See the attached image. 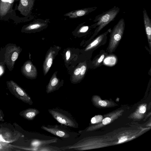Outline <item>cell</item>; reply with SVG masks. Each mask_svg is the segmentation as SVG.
I'll return each instance as SVG.
<instances>
[{
	"mask_svg": "<svg viewBox=\"0 0 151 151\" xmlns=\"http://www.w3.org/2000/svg\"><path fill=\"white\" fill-rule=\"evenodd\" d=\"M22 49L16 44L9 43L0 49V65H5L12 71L14 68L16 61Z\"/></svg>",
	"mask_w": 151,
	"mask_h": 151,
	"instance_id": "1",
	"label": "cell"
},
{
	"mask_svg": "<svg viewBox=\"0 0 151 151\" xmlns=\"http://www.w3.org/2000/svg\"><path fill=\"white\" fill-rule=\"evenodd\" d=\"M120 11V8L115 6L108 10L96 16L93 20L95 23L91 27H96L94 35H97L111 22L114 20Z\"/></svg>",
	"mask_w": 151,
	"mask_h": 151,
	"instance_id": "2",
	"label": "cell"
},
{
	"mask_svg": "<svg viewBox=\"0 0 151 151\" xmlns=\"http://www.w3.org/2000/svg\"><path fill=\"white\" fill-rule=\"evenodd\" d=\"M48 111L55 120L62 125L74 128H78V123L68 112L56 108L49 109Z\"/></svg>",
	"mask_w": 151,
	"mask_h": 151,
	"instance_id": "3",
	"label": "cell"
},
{
	"mask_svg": "<svg viewBox=\"0 0 151 151\" xmlns=\"http://www.w3.org/2000/svg\"><path fill=\"white\" fill-rule=\"evenodd\" d=\"M125 27L124 20L123 18H122L111 30L107 48L109 52H113L116 48L123 36Z\"/></svg>",
	"mask_w": 151,
	"mask_h": 151,
	"instance_id": "4",
	"label": "cell"
},
{
	"mask_svg": "<svg viewBox=\"0 0 151 151\" xmlns=\"http://www.w3.org/2000/svg\"><path fill=\"white\" fill-rule=\"evenodd\" d=\"M7 88L10 92L16 97L30 105L33 102L30 96L24 90L13 80L6 82Z\"/></svg>",
	"mask_w": 151,
	"mask_h": 151,
	"instance_id": "5",
	"label": "cell"
},
{
	"mask_svg": "<svg viewBox=\"0 0 151 151\" xmlns=\"http://www.w3.org/2000/svg\"><path fill=\"white\" fill-rule=\"evenodd\" d=\"M41 128L56 137L63 139L70 138L72 135V132H70L63 126L57 124L42 125Z\"/></svg>",
	"mask_w": 151,
	"mask_h": 151,
	"instance_id": "6",
	"label": "cell"
},
{
	"mask_svg": "<svg viewBox=\"0 0 151 151\" xmlns=\"http://www.w3.org/2000/svg\"><path fill=\"white\" fill-rule=\"evenodd\" d=\"M49 22V19H37L32 22L24 26L22 28L21 32L26 33L39 32L46 28Z\"/></svg>",
	"mask_w": 151,
	"mask_h": 151,
	"instance_id": "7",
	"label": "cell"
},
{
	"mask_svg": "<svg viewBox=\"0 0 151 151\" xmlns=\"http://www.w3.org/2000/svg\"><path fill=\"white\" fill-rule=\"evenodd\" d=\"M21 71L23 75L29 79H35L37 76V68L29 60L24 62L21 68Z\"/></svg>",
	"mask_w": 151,
	"mask_h": 151,
	"instance_id": "8",
	"label": "cell"
},
{
	"mask_svg": "<svg viewBox=\"0 0 151 151\" xmlns=\"http://www.w3.org/2000/svg\"><path fill=\"white\" fill-rule=\"evenodd\" d=\"M97 8V7L95 6L78 9L69 12L64 14V16L70 19H76L88 15Z\"/></svg>",
	"mask_w": 151,
	"mask_h": 151,
	"instance_id": "9",
	"label": "cell"
},
{
	"mask_svg": "<svg viewBox=\"0 0 151 151\" xmlns=\"http://www.w3.org/2000/svg\"><path fill=\"white\" fill-rule=\"evenodd\" d=\"M35 0H20L17 9L21 14L27 16L31 12L34 5Z\"/></svg>",
	"mask_w": 151,
	"mask_h": 151,
	"instance_id": "10",
	"label": "cell"
},
{
	"mask_svg": "<svg viewBox=\"0 0 151 151\" xmlns=\"http://www.w3.org/2000/svg\"><path fill=\"white\" fill-rule=\"evenodd\" d=\"M87 69L86 63H82L74 71L71 79L72 83H76L79 82L83 78Z\"/></svg>",
	"mask_w": 151,
	"mask_h": 151,
	"instance_id": "11",
	"label": "cell"
},
{
	"mask_svg": "<svg viewBox=\"0 0 151 151\" xmlns=\"http://www.w3.org/2000/svg\"><path fill=\"white\" fill-rule=\"evenodd\" d=\"M63 84L56 76L55 72L53 75L46 86V92L49 93L58 90Z\"/></svg>",
	"mask_w": 151,
	"mask_h": 151,
	"instance_id": "12",
	"label": "cell"
},
{
	"mask_svg": "<svg viewBox=\"0 0 151 151\" xmlns=\"http://www.w3.org/2000/svg\"><path fill=\"white\" fill-rule=\"evenodd\" d=\"M144 23L146 33L147 37L150 48H151V21L146 10L144 8L143 11Z\"/></svg>",
	"mask_w": 151,
	"mask_h": 151,
	"instance_id": "13",
	"label": "cell"
},
{
	"mask_svg": "<svg viewBox=\"0 0 151 151\" xmlns=\"http://www.w3.org/2000/svg\"><path fill=\"white\" fill-rule=\"evenodd\" d=\"M15 0H0V17H3L11 11Z\"/></svg>",
	"mask_w": 151,
	"mask_h": 151,
	"instance_id": "14",
	"label": "cell"
},
{
	"mask_svg": "<svg viewBox=\"0 0 151 151\" xmlns=\"http://www.w3.org/2000/svg\"><path fill=\"white\" fill-rule=\"evenodd\" d=\"M55 53V51L51 49L46 55L43 66V73L45 75L47 74L52 64Z\"/></svg>",
	"mask_w": 151,
	"mask_h": 151,
	"instance_id": "15",
	"label": "cell"
},
{
	"mask_svg": "<svg viewBox=\"0 0 151 151\" xmlns=\"http://www.w3.org/2000/svg\"><path fill=\"white\" fill-rule=\"evenodd\" d=\"M40 113L39 111L36 109L29 108L21 111L19 114L25 119L30 121L33 120Z\"/></svg>",
	"mask_w": 151,
	"mask_h": 151,
	"instance_id": "16",
	"label": "cell"
},
{
	"mask_svg": "<svg viewBox=\"0 0 151 151\" xmlns=\"http://www.w3.org/2000/svg\"><path fill=\"white\" fill-rule=\"evenodd\" d=\"M58 139L57 138L44 140L35 139L31 141L30 145L32 147L37 148L51 143L57 142Z\"/></svg>",
	"mask_w": 151,
	"mask_h": 151,
	"instance_id": "17",
	"label": "cell"
},
{
	"mask_svg": "<svg viewBox=\"0 0 151 151\" xmlns=\"http://www.w3.org/2000/svg\"><path fill=\"white\" fill-rule=\"evenodd\" d=\"M111 31V29H109L106 32L98 36L86 47L85 51H88L97 47L101 42L107 34Z\"/></svg>",
	"mask_w": 151,
	"mask_h": 151,
	"instance_id": "18",
	"label": "cell"
},
{
	"mask_svg": "<svg viewBox=\"0 0 151 151\" xmlns=\"http://www.w3.org/2000/svg\"><path fill=\"white\" fill-rule=\"evenodd\" d=\"M63 150L61 148L47 145L37 147L38 151H58Z\"/></svg>",
	"mask_w": 151,
	"mask_h": 151,
	"instance_id": "19",
	"label": "cell"
},
{
	"mask_svg": "<svg viewBox=\"0 0 151 151\" xmlns=\"http://www.w3.org/2000/svg\"><path fill=\"white\" fill-rule=\"evenodd\" d=\"M85 22L81 23L77 30V32L78 33H84L87 32L89 30L90 27L89 26L85 25L84 24Z\"/></svg>",
	"mask_w": 151,
	"mask_h": 151,
	"instance_id": "20",
	"label": "cell"
},
{
	"mask_svg": "<svg viewBox=\"0 0 151 151\" xmlns=\"http://www.w3.org/2000/svg\"><path fill=\"white\" fill-rule=\"evenodd\" d=\"M105 57L104 54L102 55L96 61V66L99 65L103 60Z\"/></svg>",
	"mask_w": 151,
	"mask_h": 151,
	"instance_id": "21",
	"label": "cell"
},
{
	"mask_svg": "<svg viewBox=\"0 0 151 151\" xmlns=\"http://www.w3.org/2000/svg\"><path fill=\"white\" fill-rule=\"evenodd\" d=\"M111 119L109 117H106L102 120V123L104 125L107 124L110 122Z\"/></svg>",
	"mask_w": 151,
	"mask_h": 151,
	"instance_id": "22",
	"label": "cell"
},
{
	"mask_svg": "<svg viewBox=\"0 0 151 151\" xmlns=\"http://www.w3.org/2000/svg\"><path fill=\"white\" fill-rule=\"evenodd\" d=\"M95 119L96 123H98L101 122L102 119V117L101 115H98L94 117Z\"/></svg>",
	"mask_w": 151,
	"mask_h": 151,
	"instance_id": "23",
	"label": "cell"
},
{
	"mask_svg": "<svg viewBox=\"0 0 151 151\" xmlns=\"http://www.w3.org/2000/svg\"><path fill=\"white\" fill-rule=\"evenodd\" d=\"M99 105L102 106H105L107 105V103L106 101L103 100H100L99 102Z\"/></svg>",
	"mask_w": 151,
	"mask_h": 151,
	"instance_id": "24",
	"label": "cell"
},
{
	"mask_svg": "<svg viewBox=\"0 0 151 151\" xmlns=\"http://www.w3.org/2000/svg\"><path fill=\"white\" fill-rule=\"evenodd\" d=\"M146 107L144 106H141L139 109V111L141 113H144L146 111Z\"/></svg>",
	"mask_w": 151,
	"mask_h": 151,
	"instance_id": "25",
	"label": "cell"
},
{
	"mask_svg": "<svg viewBox=\"0 0 151 151\" xmlns=\"http://www.w3.org/2000/svg\"><path fill=\"white\" fill-rule=\"evenodd\" d=\"M70 51L69 50L67 51L65 54L66 59L67 60H69L70 57Z\"/></svg>",
	"mask_w": 151,
	"mask_h": 151,
	"instance_id": "26",
	"label": "cell"
},
{
	"mask_svg": "<svg viewBox=\"0 0 151 151\" xmlns=\"http://www.w3.org/2000/svg\"><path fill=\"white\" fill-rule=\"evenodd\" d=\"M127 140V137L125 136H123L121 137L119 141V143L123 142Z\"/></svg>",
	"mask_w": 151,
	"mask_h": 151,
	"instance_id": "27",
	"label": "cell"
},
{
	"mask_svg": "<svg viewBox=\"0 0 151 151\" xmlns=\"http://www.w3.org/2000/svg\"><path fill=\"white\" fill-rule=\"evenodd\" d=\"M4 116V115L2 111L0 109V119L2 120Z\"/></svg>",
	"mask_w": 151,
	"mask_h": 151,
	"instance_id": "28",
	"label": "cell"
},
{
	"mask_svg": "<svg viewBox=\"0 0 151 151\" xmlns=\"http://www.w3.org/2000/svg\"><path fill=\"white\" fill-rule=\"evenodd\" d=\"M91 122L92 124H94L96 123V121L94 117H93L91 119Z\"/></svg>",
	"mask_w": 151,
	"mask_h": 151,
	"instance_id": "29",
	"label": "cell"
}]
</instances>
